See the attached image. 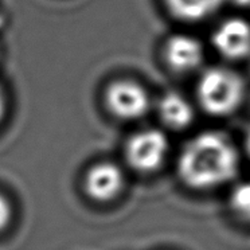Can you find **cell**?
<instances>
[{
	"instance_id": "5bb4252c",
	"label": "cell",
	"mask_w": 250,
	"mask_h": 250,
	"mask_svg": "<svg viewBox=\"0 0 250 250\" xmlns=\"http://www.w3.org/2000/svg\"><path fill=\"white\" fill-rule=\"evenodd\" d=\"M246 149H248V153H249L250 156V132L249 135H248V139H246Z\"/></svg>"
},
{
	"instance_id": "8992f818",
	"label": "cell",
	"mask_w": 250,
	"mask_h": 250,
	"mask_svg": "<svg viewBox=\"0 0 250 250\" xmlns=\"http://www.w3.org/2000/svg\"><path fill=\"white\" fill-rule=\"evenodd\" d=\"M212 43L226 58H244L250 53L249 23L244 19H228L215 30Z\"/></svg>"
},
{
	"instance_id": "7a4b0ae2",
	"label": "cell",
	"mask_w": 250,
	"mask_h": 250,
	"mask_svg": "<svg viewBox=\"0 0 250 250\" xmlns=\"http://www.w3.org/2000/svg\"><path fill=\"white\" fill-rule=\"evenodd\" d=\"M198 97L208 113L226 116L234 112L244 97V82L234 71L210 69L202 76Z\"/></svg>"
},
{
	"instance_id": "ba28073f",
	"label": "cell",
	"mask_w": 250,
	"mask_h": 250,
	"mask_svg": "<svg viewBox=\"0 0 250 250\" xmlns=\"http://www.w3.org/2000/svg\"><path fill=\"white\" fill-rule=\"evenodd\" d=\"M159 113L164 123L174 129L186 128L194 119L192 106L178 93H168L160 100Z\"/></svg>"
},
{
	"instance_id": "4fadbf2b",
	"label": "cell",
	"mask_w": 250,
	"mask_h": 250,
	"mask_svg": "<svg viewBox=\"0 0 250 250\" xmlns=\"http://www.w3.org/2000/svg\"><path fill=\"white\" fill-rule=\"evenodd\" d=\"M230 1H231L233 4H235V6H250V0H230Z\"/></svg>"
},
{
	"instance_id": "8fae6325",
	"label": "cell",
	"mask_w": 250,
	"mask_h": 250,
	"mask_svg": "<svg viewBox=\"0 0 250 250\" xmlns=\"http://www.w3.org/2000/svg\"><path fill=\"white\" fill-rule=\"evenodd\" d=\"M14 218V210L10 199L3 192H0V233L4 231Z\"/></svg>"
},
{
	"instance_id": "6da1fadb",
	"label": "cell",
	"mask_w": 250,
	"mask_h": 250,
	"mask_svg": "<svg viewBox=\"0 0 250 250\" xmlns=\"http://www.w3.org/2000/svg\"><path fill=\"white\" fill-rule=\"evenodd\" d=\"M238 153L228 137L206 132L194 137L180 153L178 174L194 190H210L228 183L238 171Z\"/></svg>"
},
{
	"instance_id": "277c9868",
	"label": "cell",
	"mask_w": 250,
	"mask_h": 250,
	"mask_svg": "<svg viewBox=\"0 0 250 250\" xmlns=\"http://www.w3.org/2000/svg\"><path fill=\"white\" fill-rule=\"evenodd\" d=\"M125 187V175L117 164L101 162L89 168L83 180L86 195L100 203L114 201Z\"/></svg>"
},
{
	"instance_id": "7c38bea8",
	"label": "cell",
	"mask_w": 250,
	"mask_h": 250,
	"mask_svg": "<svg viewBox=\"0 0 250 250\" xmlns=\"http://www.w3.org/2000/svg\"><path fill=\"white\" fill-rule=\"evenodd\" d=\"M4 109H6V103H4V94H3L1 89H0V121H1L3 116H4Z\"/></svg>"
},
{
	"instance_id": "9c48e42d",
	"label": "cell",
	"mask_w": 250,
	"mask_h": 250,
	"mask_svg": "<svg viewBox=\"0 0 250 250\" xmlns=\"http://www.w3.org/2000/svg\"><path fill=\"white\" fill-rule=\"evenodd\" d=\"M223 0H166L175 17L187 22H195L217 11Z\"/></svg>"
},
{
	"instance_id": "5b68a950",
	"label": "cell",
	"mask_w": 250,
	"mask_h": 250,
	"mask_svg": "<svg viewBox=\"0 0 250 250\" xmlns=\"http://www.w3.org/2000/svg\"><path fill=\"white\" fill-rule=\"evenodd\" d=\"M106 105L119 119L135 120L147 113L149 98L140 85L131 81L114 82L106 90Z\"/></svg>"
},
{
	"instance_id": "52a82bcc",
	"label": "cell",
	"mask_w": 250,
	"mask_h": 250,
	"mask_svg": "<svg viewBox=\"0 0 250 250\" xmlns=\"http://www.w3.org/2000/svg\"><path fill=\"white\" fill-rule=\"evenodd\" d=\"M166 60L178 71H190L201 65L203 49L199 41L188 35H174L166 43Z\"/></svg>"
},
{
	"instance_id": "3957f363",
	"label": "cell",
	"mask_w": 250,
	"mask_h": 250,
	"mask_svg": "<svg viewBox=\"0 0 250 250\" xmlns=\"http://www.w3.org/2000/svg\"><path fill=\"white\" fill-rule=\"evenodd\" d=\"M168 153V140L163 132L147 129L129 139L125 158L132 168L139 172H153L164 163Z\"/></svg>"
},
{
	"instance_id": "30bf717a",
	"label": "cell",
	"mask_w": 250,
	"mask_h": 250,
	"mask_svg": "<svg viewBox=\"0 0 250 250\" xmlns=\"http://www.w3.org/2000/svg\"><path fill=\"white\" fill-rule=\"evenodd\" d=\"M229 206L235 217L250 222V180L234 186L229 196Z\"/></svg>"
}]
</instances>
